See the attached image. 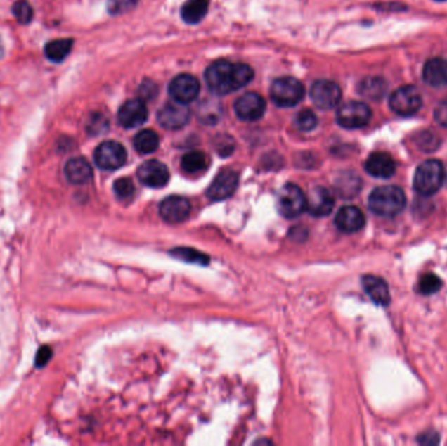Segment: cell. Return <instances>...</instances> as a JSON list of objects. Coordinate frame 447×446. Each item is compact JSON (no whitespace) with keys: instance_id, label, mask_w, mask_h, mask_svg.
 <instances>
[{"instance_id":"cb8c5ba5","label":"cell","mask_w":447,"mask_h":446,"mask_svg":"<svg viewBox=\"0 0 447 446\" xmlns=\"http://www.w3.org/2000/svg\"><path fill=\"white\" fill-rule=\"evenodd\" d=\"M208 12V0H187L181 10V16L187 24H197Z\"/></svg>"},{"instance_id":"484cf974","label":"cell","mask_w":447,"mask_h":446,"mask_svg":"<svg viewBox=\"0 0 447 446\" xmlns=\"http://www.w3.org/2000/svg\"><path fill=\"white\" fill-rule=\"evenodd\" d=\"M335 187L336 191L343 198H354L361 190V179L354 173H343L337 177Z\"/></svg>"},{"instance_id":"d6986e66","label":"cell","mask_w":447,"mask_h":446,"mask_svg":"<svg viewBox=\"0 0 447 446\" xmlns=\"http://www.w3.org/2000/svg\"><path fill=\"white\" fill-rule=\"evenodd\" d=\"M365 170L372 177L386 179V178H390L395 174L396 164L389 153L374 152L366 160Z\"/></svg>"},{"instance_id":"9a60e30c","label":"cell","mask_w":447,"mask_h":446,"mask_svg":"<svg viewBox=\"0 0 447 446\" xmlns=\"http://www.w3.org/2000/svg\"><path fill=\"white\" fill-rule=\"evenodd\" d=\"M138 177L143 185L159 189L168 184L170 173L165 164L160 163L157 160H149L138 169Z\"/></svg>"},{"instance_id":"ba28073f","label":"cell","mask_w":447,"mask_h":446,"mask_svg":"<svg viewBox=\"0 0 447 446\" xmlns=\"http://www.w3.org/2000/svg\"><path fill=\"white\" fill-rule=\"evenodd\" d=\"M127 161V152L124 147L112 140L101 143L94 151V163L103 170H117Z\"/></svg>"},{"instance_id":"44dd1931","label":"cell","mask_w":447,"mask_h":446,"mask_svg":"<svg viewBox=\"0 0 447 446\" xmlns=\"http://www.w3.org/2000/svg\"><path fill=\"white\" fill-rule=\"evenodd\" d=\"M65 178L74 185H84L93 176L91 164L83 158H71L65 167Z\"/></svg>"},{"instance_id":"8992f818","label":"cell","mask_w":447,"mask_h":446,"mask_svg":"<svg viewBox=\"0 0 447 446\" xmlns=\"http://www.w3.org/2000/svg\"><path fill=\"white\" fill-rule=\"evenodd\" d=\"M372 120V109L361 101H348L339 106L336 113L337 123L349 130L365 127Z\"/></svg>"},{"instance_id":"52a82bcc","label":"cell","mask_w":447,"mask_h":446,"mask_svg":"<svg viewBox=\"0 0 447 446\" xmlns=\"http://www.w3.org/2000/svg\"><path fill=\"white\" fill-rule=\"evenodd\" d=\"M389 103L392 112L401 117H410L419 112L422 98L417 88L413 85H404L392 92Z\"/></svg>"},{"instance_id":"5bb4252c","label":"cell","mask_w":447,"mask_h":446,"mask_svg":"<svg viewBox=\"0 0 447 446\" xmlns=\"http://www.w3.org/2000/svg\"><path fill=\"white\" fill-rule=\"evenodd\" d=\"M191 212V203L183 196H169L160 205V215L169 224L185 222Z\"/></svg>"},{"instance_id":"3957f363","label":"cell","mask_w":447,"mask_h":446,"mask_svg":"<svg viewBox=\"0 0 447 446\" xmlns=\"http://www.w3.org/2000/svg\"><path fill=\"white\" fill-rule=\"evenodd\" d=\"M443 164L438 160H427L416 169V173L413 177V189L420 196H434L443 185Z\"/></svg>"},{"instance_id":"74e56055","label":"cell","mask_w":447,"mask_h":446,"mask_svg":"<svg viewBox=\"0 0 447 446\" xmlns=\"http://www.w3.org/2000/svg\"><path fill=\"white\" fill-rule=\"evenodd\" d=\"M141 98H153L157 94V88L153 83L141 84L139 89Z\"/></svg>"},{"instance_id":"1f68e13d","label":"cell","mask_w":447,"mask_h":446,"mask_svg":"<svg viewBox=\"0 0 447 446\" xmlns=\"http://www.w3.org/2000/svg\"><path fill=\"white\" fill-rule=\"evenodd\" d=\"M12 12L20 24L25 25L33 20V8L27 0H18L12 7Z\"/></svg>"},{"instance_id":"d4e9b609","label":"cell","mask_w":447,"mask_h":446,"mask_svg":"<svg viewBox=\"0 0 447 446\" xmlns=\"http://www.w3.org/2000/svg\"><path fill=\"white\" fill-rule=\"evenodd\" d=\"M72 46H74V41L70 38L54 39V41L47 42L46 46H45V56L51 62L60 63L68 56Z\"/></svg>"},{"instance_id":"2e32d148","label":"cell","mask_w":447,"mask_h":446,"mask_svg":"<svg viewBox=\"0 0 447 446\" xmlns=\"http://www.w3.org/2000/svg\"><path fill=\"white\" fill-rule=\"evenodd\" d=\"M148 118V109L141 98L129 100L118 112V121L124 129L139 127Z\"/></svg>"},{"instance_id":"30bf717a","label":"cell","mask_w":447,"mask_h":446,"mask_svg":"<svg viewBox=\"0 0 447 446\" xmlns=\"http://www.w3.org/2000/svg\"><path fill=\"white\" fill-rule=\"evenodd\" d=\"M169 94L174 101L186 105L193 103L200 94V83L193 75H178L170 82Z\"/></svg>"},{"instance_id":"4316f807","label":"cell","mask_w":447,"mask_h":446,"mask_svg":"<svg viewBox=\"0 0 447 446\" xmlns=\"http://www.w3.org/2000/svg\"><path fill=\"white\" fill-rule=\"evenodd\" d=\"M159 135L153 130L140 131L134 138V147L141 155H148L155 152L159 148Z\"/></svg>"},{"instance_id":"ab89813d","label":"cell","mask_w":447,"mask_h":446,"mask_svg":"<svg viewBox=\"0 0 447 446\" xmlns=\"http://www.w3.org/2000/svg\"><path fill=\"white\" fill-rule=\"evenodd\" d=\"M437 1H443V0H437Z\"/></svg>"},{"instance_id":"ffe728a7","label":"cell","mask_w":447,"mask_h":446,"mask_svg":"<svg viewBox=\"0 0 447 446\" xmlns=\"http://www.w3.org/2000/svg\"><path fill=\"white\" fill-rule=\"evenodd\" d=\"M363 291L372 298V302L381 307H387L391 301V295L387 283L378 276L366 275L363 278Z\"/></svg>"},{"instance_id":"60d3db41","label":"cell","mask_w":447,"mask_h":446,"mask_svg":"<svg viewBox=\"0 0 447 446\" xmlns=\"http://www.w3.org/2000/svg\"><path fill=\"white\" fill-rule=\"evenodd\" d=\"M0 53H1V49H0Z\"/></svg>"},{"instance_id":"e0dca14e","label":"cell","mask_w":447,"mask_h":446,"mask_svg":"<svg viewBox=\"0 0 447 446\" xmlns=\"http://www.w3.org/2000/svg\"><path fill=\"white\" fill-rule=\"evenodd\" d=\"M334 205L335 199L332 194L325 187L318 186L314 187L309 196L306 210L309 214L314 217H325L327 215L331 214Z\"/></svg>"},{"instance_id":"277c9868","label":"cell","mask_w":447,"mask_h":446,"mask_svg":"<svg viewBox=\"0 0 447 446\" xmlns=\"http://www.w3.org/2000/svg\"><path fill=\"white\" fill-rule=\"evenodd\" d=\"M270 94L272 101L276 105L281 108H292L304 100L305 88L297 79L284 76L272 83Z\"/></svg>"},{"instance_id":"f1b7e54d","label":"cell","mask_w":447,"mask_h":446,"mask_svg":"<svg viewBox=\"0 0 447 446\" xmlns=\"http://www.w3.org/2000/svg\"><path fill=\"white\" fill-rule=\"evenodd\" d=\"M171 255H174L176 258L181 260H185L188 263H196V265H208L209 258L195 249H190V248H177L170 253Z\"/></svg>"},{"instance_id":"7402d4cb","label":"cell","mask_w":447,"mask_h":446,"mask_svg":"<svg viewBox=\"0 0 447 446\" xmlns=\"http://www.w3.org/2000/svg\"><path fill=\"white\" fill-rule=\"evenodd\" d=\"M424 82L430 87L441 88L447 85V62L442 58H432L422 70Z\"/></svg>"},{"instance_id":"8fae6325","label":"cell","mask_w":447,"mask_h":446,"mask_svg":"<svg viewBox=\"0 0 447 446\" xmlns=\"http://www.w3.org/2000/svg\"><path fill=\"white\" fill-rule=\"evenodd\" d=\"M234 112L242 121H258L266 113V101L261 94L249 92L235 100Z\"/></svg>"},{"instance_id":"83f0119b","label":"cell","mask_w":447,"mask_h":446,"mask_svg":"<svg viewBox=\"0 0 447 446\" xmlns=\"http://www.w3.org/2000/svg\"><path fill=\"white\" fill-rule=\"evenodd\" d=\"M208 165V158L205 153L200 151H191L187 152L186 155L181 160V167L188 173V174H195L202 170H205Z\"/></svg>"},{"instance_id":"5b68a950","label":"cell","mask_w":447,"mask_h":446,"mask_svg":"<svg viewBox=\"0 0 447 446\" xmlns=\"http://www.w3.org/2000/svg\"><path fill=\"white\" fill-rule=\"evenodd\" d=\"M308 199L301 187L294 184H287L280 189L278 196V211L287 219H294L306 210Z\"/></svg>"},{"instance_id":"f546056e","label":"cell","mask_w":447,"mask_h":446,"mask_svg":"<svg viewBox=\"0 0 447 446\" xmlns=\"http://www.w3.org/2000/svg\"><path fill=\"white\" fill-rule=\"evenodd\" d=\"M317 115L310 109H304V110L297 113V115L294 117V126L299 131L308 132V131L314 130L317 127Z\"/></svg>"},{"instance_id":"ac0fdd59","label":"cell","mask_w":447,"mask_h":446,"mask_svg":"<svg viewBox=\"0 0 447 446\" xmlns=\"http://www.w3.org/2000/svg\"><path fill=\"white\" fill-rule=\"evenodd\" d=\"M366 223L363 211L354 205H345L339 210L335 216L336 227L344 233H356L361 231Z\"/></svg>"},{"instance_id":"603a6c76","label":"cell","mask_w":447,"mask_h":446,"mask_svg":"<svg viewBox=\"0 0 447 446\" xmlns=\"http://www.w3.org/2000/svg\"><path fill=\"white\" fill-rule=\"evenodd\" d=\"M387 85L382 77L380 76H369L363 79L358 84V94L370 98V100H381L386 94Z\"/></svg>"},{"instance_id":"8d00e7d4","label":"cell","mask_w":447,"mask_h":446,"mask_svg":"<svg viewBox=\"0 0 447 446\" xmlns=\"http://www.w3.org/2000/svg\"><path fill=\"white\" fill-rule=\"evenodd\" d=\"M106 127H108V122L103 115H94L88 129L92 134H101L103 130H106Z\"/></svg>"},{"instance_id":"d6a6232c","label":"cell","mask_w":447,"mask_h":446,"mask_svg":"<svg viewBox=\"0 0 447 446\" xmlns=\"http://www.w3.org/2000/svg\"><path fill=\"white\" fill-rule=\"evenodd\" d=\"M114 193L121 200H130L135 194V186L130 178H119L114 182Z\"/></svg>"},{"instance_id":"e575fe53","label":"cell","mask_w":447,"mask_h":446,"mask_svg":"<svg viewBox=\"0 0 447 446\" xmlns=\"http://www.w3.org/2000/svg\"><path fill=\"white\" fill-rule=\"evenodd\" d=\"M216 147L220 155H229L234 149V141L231 136H220L216 141Z\"/></svg>"},{"instance_id":"4fadbf2b","label":"cell","mask_w":447,"mask_h":446,"mask_svg":"<svg viewBox=\"0 0 447 446\" xmlns=\"http://www.w3.org/2000/svg\"><path fill=\"white\" fill-rule=\"evenodd\" d=\"M237 186H238V174L232 169H224L216 176L212 184L208 187L207 196L214 202L224 200L233 196Z\"/></svg>"},{"instance_id":"f35d334b","label":"cell","mask_w":447,"mask_h":446,"mask_svg":"<svg viewBox=\"0 0 447 446\" xmlns=\"http://www.w3.org/2000/svg\"><path fill=\"white\" fill-rule=\"evenodd\" d=\"M421 444H428V445H434V444H437L438 441H439V438H438L437 435L436 433H427V435H422V436L420 437L419 440Z\"/></svg>"},{"instance_id":"7c38bea8","label":"cell","mask_w":447,"mask_h":446,"mask_svg":"<svg viewBox=\"0 0 447 446\" xmlns=\"http://www.w3.org/2000/svg\"><path fill=\"white\" fill-rule=\"evenodd\" d=\"M191 113L185 103H165L159 113L157 121L164 129L168 130H179L186 126L190 121Z\"/></svg>"},{"instance_id":"4dcf8cb0","label":"cell","mask_w":447,"mask_h":446,"mask_svg":"<svg viewBox=\"0 0 447 446\" xmlns=\"http://www.w3.org/2000/svg\"><path fill=\"white\" fill-rule=\"evenodd\" d=\"M442 287V280L436 274L428 272L421 276L419 281V292L422 295H433Z\"/></svg>"},{"instance_id":"836d02e7","label":"cell","mask_w":447,"mask_h":446,"mask_svg":"<svg viewBox=\"0 0 447 446\" xmlns=\"http://www.w3.org/2000/svg\"><path fill=\"white\" fill-rule=\"evenodd\" d=\"M416 143H417V146H419L421 151H424V152H433V151H436V149L438 148L439 139H438L437 136H436L433 132L424 131V132H421V134L417 135Z\"/></svg>"},{"instance_id":"d590c367","label":"cell","mask_w":447,"mask_h":446,"mask_svg":"<svg viewBox=\"0 0 447 446\" xmlns=\"http://www.w3.org/2000/svg\"><path fill=\"white\" fill-rule=\"evenodd\" d=\"M434 120L438 125L447 127V101H442L434 109Z\"/></svg>"},{"instance_id":"9c48e42d","label":"cell","mask_w":447,"mask_h":446,"mask_svg":"<svg viewBox=\"0 0 447 446\" xmlns=\"http://www.w3.org/2000/svg\"><path fill=\"white\" fill-rule=\"evenodd\" d=\"M311 101L322 110L334 109L342 100L340 87L331 80H318L310 89Z\"/></svg>"},{"instance_id":"6da1fadb","label":"cell","mask_w":447,"mask_h":446,"mask_svg":"<svg viewBox=\"0 0 447 446\" xmlns=\"http://www.w3.org/2000/svg\"><path fill=\"white\" fill-rule=\"evenodd\" d=\"M254 71L245 63H231L219 60L209 65L205 71V83L214 94L224 96L238 91L250 83Z\"/></svg>"},{"instance_id":"7a4b0ae2","label":"cell","mask_w":447,"mask_h":446,"mask_svg":"<svg viewBox=\"0 0 447 446\" xmlns=\"http://www.w3.org/2000/svg\"><path fill=\"white\" fill-rule=\"evenodd\" d=\"M369 208L381 217H395L407 205L406 194L398 186H381L374 189L369 196Z\"/></svg>"}]
</instances>
